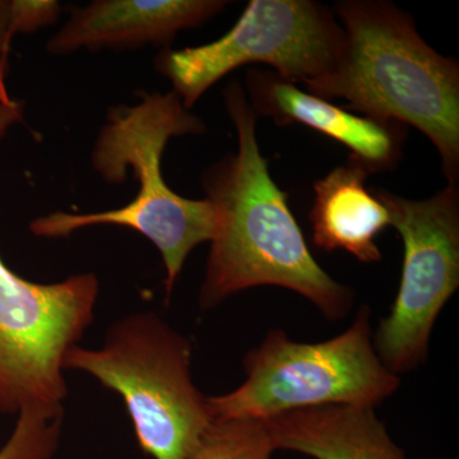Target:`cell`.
Returning <instances> with one entry per match:
<instances>
[{
  "instance_id": "1",
  "label": "cell",
  "mask_w": 459,
  "mask_h": 459,
  "mask_svg": "<svg viewBox=\"0 0 459 459\" xmlns=\"http://www.w3.org/2000/svg\"><path fill=\"white\" fill-rule=\"evenodd\" d=\"M226 110L238 133V151L207 171L204 188L217 214L199 304L216 307L250 287L292 290L328 319L342 318L352 292L328 276L313 258L303 232L262 156L256 114L240 83L225 91Z\"/></svg>"
},
{
  "instance_id": "2",
  "label": "cell",
  "mask_w": 459,
  "mask_h": 459,
  "mask_svg": "<svg viewBox=\"0 0 459 459\" xmlns=\"http://www.w3.org/2000/svg\"><path fill=\"white\" fill-rule=\"evenodd\" d=\"M343 45L313 95L342 98L367 117L409 124L433 142L448 184L459 172V68L422 40L412 18L385 2H340Z\"/></svg>"
},
{
  "instance_id": "3",
  "label": "cell",
  "mask_w": 459,
  "mask_h": 459,
  "mask_svg": "<svg viewBox=\"0 0 459 459\" xmlns=\"http://www.w3.org/2000/svg\"><path fill=\"white\" fill-rule=\"evenodd\" d=\"M204 126L184 107L179 96L143 93L132 107L108 110L93 146L91 162L101 179L123 183L132 170L138 192L128 204L92 213L53 212L30 223L35 237L63 238L90 226L113 225L140 232L159 250L165 265L166 303L170 300L184 263L199 244L212 241L217 214L207 198L177 195L162 177L161 161L172 137L199 134Z\"/></svg>"
},
{
  "instance_id": "4",
  "label": "cell",
  "mask_w": 459,
  "mask_h": 459,
  "mask_svg": "<svg viewBox=\"0 0 459 459\" xmlns=\"http://www.w3.org/2000/svg\"><path fill=\"white\" fill-rule=\"evenodd\" d=\"M192 343L153 312L128 314L98 349L66 352L65 369L95 377L123 398L138 446L153 459H188L213 421L193 383Z\"/></svg>"
},
{
  "instance_id": "5",
  "label": "cell",
  "mask_w": 459,
  "mask_h": 459,
  "mask_svg": "<svg viewBox=\"0 0 459 459\" xmlns=\"http://www.w3.org/2000/svg\"><path fill=\"white\" fill-rule=\"evenodd\" d=\"M247 380L235 391L207 397L212 420H265L290 411L352 404L376 407L400 386L370 341L369 309L351 327L318 343L272 331L244 360Z\"/></svg>"
},
{
  "instance_id": "6",
  "label": "cell",
  "mask_w": 459,
  "mask_h": 459,
  "mask_svg": "<svg viewBox=\"0 0 459 459\" xmlns=\"http://www.w3.org/2000/svg\"><path fill=\"white\" fill-rule=\"evenodd\" d=\"M16 101L0 102V138L22 120ZM100 283L92 272L54 283L18 276L0 256V413L62 409L65 359L95 318Z\"/></svg>"
},
{
  "instance_id": "7",
  "label": "cell",
  "mask_w": 459,
  "mask_h": 459,
  "mask_svg": "<svg viewBox=\"0 0 459 459\" xmlns=\"http://www.w3.org/2000/svg\"><path fill=\"white\" fill-rule=\"evenodd\" d=\"M343 36L319 3L253 0L221 38L201 47L165 49L156 57V68L190 108L217 81L246 65L273 66L290 82L307 86L334 68Z\"/></svg>"
},
{
  "instance_id": "8",
  "label": "cell",
  "mask_w": 459,
  "mask_h": 459,
  "mask_svg": "<svg viewBox=\"0 0 459 459\" xmlns=\"http://www.w3.org/2000/svg\"><path fill=\"white\" fill-rule=\"evenodd\" d=\"M376 195L388 208L404 247L400 290L376 336L377 355L397 376L425 362L435 320L458 289V186L448 184L422 201L385 190Z\"/></svg>"
},
{
  "instance_id": "9",
  "label": "cell",
  "mask_w": 459,
  "mask_h": 459,
  "mask_svg": "<svg viewBox=\"0 0 459 459\" xmlns=\"http://www.w3.org/2000/svg\"><path fill=\"white\" fill-rule=\"evenodd\" d=\"M220 0H96L71 9L48 41L53 56L78 50L138 49L166 45L181 30L201 26L225 7Z\"/></svg>"
},
{
  "instance_id": "10",
  "label": "cell",
  "mask_w": 459,
  "mask_h": 459,
  "mask_svg": "<svg viewBox=\"0 0 459 459\" xmlns=\"http://www.w3.org/2000/svg\"><path fill=\"white\" fill-rule=\"evenodd\" d=\"M250 105L279 124L299 123L316 129L351 150L353 161L368 172L392 169L400 160L403 133L397 123L359 117L304 92L276 72L253 69L247 74Z\"/></svg>"
},
{
  "instance_id": "11",
  "label": "cell",
  "mask_w": 459,
  "mask_h": 459,
  "mask_svg": "<svg viewBox=\"0 0 459 459\" xmlns=\"http://www.w3.org/2000/svg\"><path fill=\"white\" fill-rule=\"evenodd\" d=\"M263 422L274 451L314 459H406L374 407L331 404L290 411Z\"/></svg>"
},
{
  "instance_id": "12",
  "label": "cell",
  "mask_w": 459,
  "mask_h": 459,
  "mask_svg": "<svg viewBox=\"0 0 459 459\" xmlns=\"http://www.w3.org/2000/svg\"><path fill=\"white\" fill-rule=\"evenodd\" d=\"M368 175L369 172L351 160L314 184L313 238L325 252L346 250L364 263L382 259L376 240L391 225V214L365 186Z\"/></svg>"
},
{
  "instance_id": "13",
  "label": "cell",
  "mask_w": 459,
  "mask_h": 459,
  "mask_svg": "<svg viewBox=\"0 0 459 459\" xmlns=\"http://www.w3.org/2000/svg\"><path fill=\"white\" fill-rule=\"evenodd\" d=\"M273 452L264 422L213 420L188 459H271Z\"/></svg>"
},
{
  "instance_id": "14",
  "label": "cell",
  "mask_w": 459,
  "mask_h": 459,
  "mask_svg": "<svg viewBox=\"0 0 459 459\" xmlns=\"http://www.w3.org/2000/svg\"><path fill=\"white\" fill-rule=\"evenodd\" d=\"M8 439L0 446V459H53L63 433L65 407H29L16 416Z\"/></svg>"
},
{
  "instance_id": "15",
  "label": "cell",
  "mask_w": 459,
  "mask_h": 459,
  "mask_svg": "<svg viewBox=\"0 0 459 459\" xmlns=\"http://www.w3.org/2000/svg\"><path fill=\"white\" fill-rule=\"evenodd\" d=\"M59 3L53 0H9L8 35L31 33L53 25L60 14Z\"/></svg>"
},
{
  "instance_id": "16",
  "label": "cell",
  "mask_w": 459,
  "mask_h": 459,
  "mask_svg": "<svg viewBox=\"0 0 459 459\" xmlns=\"http://www.w3.org/2000/svg\"><path fill=\"white\" fill-rule=\"evenodd\" d=\"M9 0H0V102L11 101L5 90L4 75L11 38L8 35Z\"/></svg>"
}]
</instances>
